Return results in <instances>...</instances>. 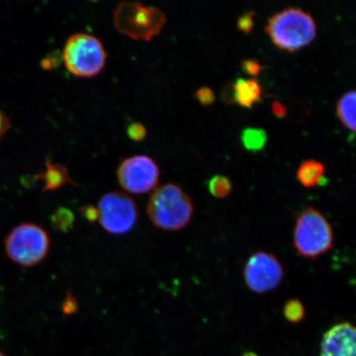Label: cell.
Here are the masks:
<instances>
[{
    "mask_svg": "<svg viewBox=\"0 0 356 356\" xmlns=\"http://www.w3.org/2000/svg\"><path fill=\"white\" fill-rule=\"evenodd\" d=\"M194 204L179 185L166 184L154 190L147 204V213L153 225L161 230L177 232L190 224Z\"/></svg>",
    "mask_w": 356,
    "mask_h": 356,
    "instance_id": "obj_1",
    "label": "cell"
},
{
    "mask_svg": "<svg viewBox=\"0 0 356 356\" xmlns=\"http://www.w3.org/2000/svg\"><path fill=\"white\" fill-rule=\"evenodd\" d=\"M265 30L275 46L289 52L310 44L317 35V26L310 13L293 7L270 16Z\"/></svg>",
    "mask_w": 356,
    "mask_h": 356,
    "instance_id": "obj_2",
    "label": "cell"
},
{
    "mask_svg": "<svg viewBox=\"0 0 356 356\" xmlns=\"http://www.w3.org/2000/svg\"><path fill=\"white\" fill-rule=\"evenodd\" d=\"M334 243L332 227L321 212L306 207L296 218L293 244L298 255L315 260L332 250Z\"/></svg>",
    "mask_w": 356,
    "mask_h": 356,
    "instance_id": "obj_3",
    "label": "cell"
},
{
    "mask_svg": "<svg viewBox=\"0 0 356 356\" xmlns=\"http://www.w3.org/2000/svg\"><path fill=\"white\" fill-rule=\"evenodd\" d=\"M166 22L161 8L135 1L122 2L113 13L115 29L138 41H150L162 32Z\"/></svg>",
    "mask_w": 356,
    "mask_h": 356,
    "instance_id": "obj_4",
    "label": "cell"
},
{
    "mask_svg": "<svg viewBox=\"0 0 356 356\" xmlns=\"http://www.w3.org/2000/svg\"><path fill=\"white\" fill-rule=\"evenodd\" d=\"M61 57L69 72L81 78L96 76L104 69L106 62L104 44L96 35L87 33L71 35Z\"/></svg>",
    "mask_w": 356,
    "mask_h": 356,
    "instance_id": "obj_5",
    "label": "cell"
},
{
    "mask_svg": "<svg viewBox=\"0 0 356 356\" xmlns=\"http://www.w3.org/2000/svg\"><path fill=\"white\" fill-rule=\"evenodd\" d=\"M7 257L22 267H33L42 262L51 248V238L42 226L22 222L8 234L6 244Z\"/></svg>",
    "mask_w": 356,
    "mask_h": 356,
    "instance_id": "obj_6",
    "label": "cell"
},
{
    "mask_svg": "<svg viewBox=\"0 0 356 356\" xmlns=\"http://www.w3.org/2000/svg\"><path fill=\"white\" fill-rule=\"evenodd\" d=\"M97 221L106 232L126 234L135 228L139 219V209L130 195L121 191H110L99 200Z\"/></svg>",
    "mask_w": 356,
    "mask_h": 356,
    "instance_id": "obj_7",
    "label": "cell"
},
{
    "mask_svg": "<svg viewBox=\"0 0 356 356\" xmlns=\"http://www.w3.org/2000/svg\"><path fill=\"white\" fill-rule=\"evenodd\" d=\"M117 177L119 185L126 193L142 195L157 188L160 170L153 158L136 154L121 160Z\"/></svg>",
    "mask_w": 356,
    "mask_h": 356,
    "instance_id": "obj_8",
    "label": "cell"
},
{
    "mask_svg": "<svg viewBox=\"0 0 356 356\" xmlns=\"http://www.w3.org/2000/svg\"><path fill=\"white\" fill-rule=\"evenodd\" d=\"M245 283L250 291L264 295L277 289L284 277V270L273 253L259 251L248 258L243 270Z\"/></svg>",
    "mask_w": 356,
    "mask_h": 356,
    "instance_id": "obj_9",
    "label": "cell"
},
{
    "mask_svg": "<svg viewBox=\"0 0 356 356\" xmlns=\"http://www.w3.org/2000/svg\"><path fill=\"white\" fill-rule=\"evenodd\" d=\"M355 327L350 323H341L324 334L321 356H356Z\"/></svg>",
    "mask_w": 356,
    "mask_h": 356,
    "instance_id": "obj_10",
    "label": "cell"
},
{
    "mask_svg": "<svg viewBox=\"0 0 356 356\" xmlns=\"http://www.w3.org/2000/svg\"><path fill=\"white\" fill-rule=\"evenodd\" d=\"M35 178L43 181L44 193L56 191L68 184H75L68 169L60 163L53 162L51 158H47L46 168Z\"/></svg>",
    "mask_w": 356,
    "mask_h": 356,
    "instance_id": "obj_11",
    "label": "cell"
},
{
    "mask_svg": "<svg viewBox=\"0 0 356 356\" xmlns=\"http://www.w3.org/2000/svg\"><path fill=\"white\" fill-rule=\"evenodd\" d=\"M234 102L244 108H250L261 101L262 90L255 79L238 78L232 84Z\"/></svg>",
    "mask_w": 356,
    "mask_h": 356,
    "instance_id": "obj_12",
    "label": "cell"
},
{
    "mask_svg": "<svg viewBox=\"0 0 356 356\" xmlns=\"http://www.w3.org/2000/svg\"><path fill=\"white\" fill-rule=\"evenodd\" d=\"M324 173L323 163L316 160H306L298 168L297 178L305 188H313L322 184Z\"/></svg>",
    "mask_w": 356,
    "mask_h": 356,
    "instance_id": "obj_13",
    "label": "cell"
},
{
    "mask_svg": "<svg viewBox=\"0 0 356 356\" xmlns=\"http://www.w3.org/2000/svg\"><path fill=\"white\" fill-rule=\"evenodd\" d=\"M355 91L345 93L337 102V113L338 118L344 126L353 132L355 131Z\"/></svg>",
    "mask_w": 356,
    "mask_h": 356,
    "instance_id": "obj_14",
    "label": "cell"
},
{
    "mask_svg": "<svg viewBox=\"0 0 356 356\" xmlns=\"http://www.w3.org/2000/svg\"><path fill=\"white\" fill-rule=\"evenodd\" d=\"M267 140L266 132L261 128L247 127L241 134L243 145L249 151L257 152L264 149Z\"/></svg>",
    "mask_w": 356,
    "mask_h": 356,
    "instance_id": "obj_15",
    "label": "cell"
},
{
    "mask_svg": "<svg viewBox=\"0 0 356 356\" xmlns=\"http://www.w3.org/2000/svg\"><path fill=\"white\" fill-rule=\"evenodd\" d=\"M75 221L74 213L66 208H59L51 216L52 228L57 232L68 233L72 230Z\"/></svg>",
    "mask_w": 356,
    "mask_h": 356,
    "instance_id": "obj_16",
    "label": "cell"
},
{
    "mask_svg": "<svg viewBox=\"0 0 356 356\" xmlns=\"http://www.w3.org/2000/svg\"><path fill=\"white\" fill-rule=\"evenodd\" d=\"M208 189L213 197L225 199L232 193L233 185L225 175H216L208 181Z\"/></svg>",
    "mask_w": 356,
    "mask_h": 356,
    "instance_id": "obj_17",
    "label": "cell"
},
{
    "mask_svg": "<svg viewBox=\"0 0 356 356\" xmlns=\"http://www.w3.org/2000/svg\"><path fill=\"white\" fill-rule=\"evenodd\" d=\"M284 317L291 323H299L305 317V308L299 300H289L284 306Z\"/></svg>",
    "mask_w": 356,
    "mask_h": 356,
    "instance_id": "obj_18",
    "label": "cell"
},
{
    "mask_svg": "<svg viewBox=\"0 0 356 356\" xmlns=\"http://www.w3.org/2000/svg\"><path fill=\"white\" fill-rule=\"evenodd\" d=\"M254 15L255 12L250 10L244 13L238 19V29L244 33H249L254 26Z\"/></svg>",
    "mask_w": 356,
    "mask_h": 356,
    "instance_id": "obj_19",
    "label": "cell"
},
{
    "mask_svg": "<svg viewBox=\"0 0 356 356\" xmlns=\"http://www.w3.org/2000/svg\"><path fill=\"white\" fill-rule=\"evenodd\" d=\"M195 97L203 106H210L216 100L215 93L211 88L207 86L200 88L195 91Z\"/></svg>",
    "mask_w": 356,
    "mask_h": 356,
    "instance_id": "obj_20",
    "label": "cell"
},
{
    "mask_svg": "<svg viewBox=\"0 0 356 356\" xmlns=\"http://www.w3.org/2000/svg\"><path fill=\"white\" fill-rule=\"evenodd\" d=\"M79 308V302L73 296V293L68 292L63 302H62L61 309L62 313L65 316H70L76 314Z\"/></svg>",
    "mask_w": 356,
    "mask_h": 356,
    "instance_id": "obj_21",
    "label": "cell"
},
{
    "mask_svg": "<svg viewBox=\"0 0 356 356\" xmlns=\"http://www.w3.org/2000/svg\"><path fill=\"white\" fill-rule=\"evenodd\" d=\"M127 134L133 141L140 142L147 136V130L143 124L134 122L127 129Z\"/></svg>",
    "mask_w": 356,
    "mask_h": 356,
    "instance_id": "obj_22",
    "label": "cell"
},
{
    "mask_svg": "<svg viewBox=\"0 0 356 356\" xmlns=\"http://www.w3.org/2000/svg\"><path fill=\"white\" fill-rule=\"evenodd\" d=\"M242 68L247 74L256 76L260 74L262 66L257 60L248 59L243 60Z\"/></svg>",
    "mask_w": 356,
    "mask_h": 356,
    "instance_id": "obj_23",
    "label": "cell"
},
{
    "mask_svg": "<svg viewBox=\"0 0 356 356\" xmlns=\"http://www.w3.org/2000/svg\"><path fill=\"white\" fill-rule=\"evenodd\" d=\"M81 213L84 218L89 222L97 221V207L92 206H86L81 208Z\"/></svg>",
    "mask_w": 356,
    "mask_h": 356,
    "instance_id": "obj_24",
    "label": "cell"
},
{
    "mask_svg": "<svg viewBox=\"0 0 356 356\" xmlns=\"http://www.w3.org/2000/svg\"><path fill=\"white\" fill-rule=\"evenodd\" d=\"M60 57H55L54 56H47L42 61V67L44 70H50L55 68V66L58 65V60Z\"/></svg>",
    "mask_w": 356,
    "mask_h": 356,
    "instance_id": "obj_25",
    "label": "cell"
},
{
    "mask_svg": "<svg viewBox=\"0 0 356 356\" xmlns=\"http://www.w3.org/2000/svg\"><path fill=\"white\" fill-rule=\"evenodd\" d=\"M10 127V120L3 111H0V139L3 136Z\"/></svg>",
    "mask_w": 356,
    "mask_h": 356,
    "instance_id": "obj_26",
    "label": "cell"
},
{
    "mask_svg": "<svg viewBox=\"0 0 356 356\" xmlns=\"http://www.w3.org/2000/svg\"><path fill=\"white\" fill-rule=\"evenodd\" d=\"M273 113L277 115V118L286 117L287 114V109L286 106H284L282 102L279 101H274L273 104Z\"/></svg>",
    "mask_w": 356,
    "mask_h": 356,
    "instance_id": "obj_27",
    "label": "cell"
},
{
    "mask_svg": "<svg viewBox=\"0 0 356 356\" xmlns=\"http://www.w3.org/2000/svg\"><path fill=\"white\" fill-rule=\"evenodd\" d=\"M243 356H257V355L254 353H249L245 354Z\"/></svg>",
    "mask_w": 356,
    "mask_h": 356,
    "instance_id": "obj_28",
    "label": "cell"
},
{
    "mask_svg": "<svg viewBox=\"0 0 356 356\" xmlns=\"http://www.w3.org/2000/svg\"><path fill=\"white\" fill-rule=\"evenodd\" d=\"M0 356H6L3 355V353H2V351H0Z\"/></svg>",
    "mask_w": 356,
    "mask_h": 356,
    "instance_id": "obj_29",
    "label": "cell"
}]
</instances>
